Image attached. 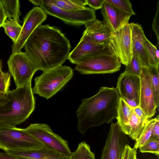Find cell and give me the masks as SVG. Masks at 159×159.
<instances>
[{
	"label": "cell",
	"mask_w": 159,
	"mask_h": 159,
	"mask_svg": "<svg viewBox=\"0 0 159 159\" xmlns=\"http://www.w3.org/2000/svg\"><path fill=\"white\" fill-rule=\"evenodd\" d=\"M136 116L143 121L147 122L148 119L145 114L139 106L135 107L132 108Z\"/></svg>",
	"instance_id": "d590c367"
},
{
	"label": "cell",
	"mask_w": 159,
	"mask_h": 159,
	"mask_svg": "<svg viewBox=\"0 0 159 159\" xmlns=\"http://www.w3.org/2000/svg\"><path fill=\"white\" fill-rule=\"evenodd\" d=\"M84 25L85 30L82 37L95 44L108 45L109 39L114 32L104 21L95 18Z\"/></svg>",
	"instance_id": "9a60e30c"
},
{
	"label": "cell",
	"mask_w": 159,
	"mask_h": 159,
	"mask_svg": "<svg viewBox=\"0 0 159 159\" xmlns=\"http://www.w3.org/2000/svg\"><path fill=\"white\" fill-rule=\"evenodd\" d=\"M73 74L71 68L66 66L60 65L43 71L35 78L33 93L48 99L64 87Z\"/></svg>",
	"instance_id": "277c9868"
},
{
	"label": "cell",
	"mask_w": 159,
	"mask_h": 159,
	"mask_svg": "<svg viewBox=\"0 0 159 159\" xmlns=\"http://www.w3.org/2000/svg\"><path fill=\"white\" fill-rule=\"evenodd\" d=\"M121 63L115 54L100 55L76 64L75 69L84 75L112 73L120 70Z\"/></svg>",
	"instance_id": "9c48e42d"
},
{
	"label": "cell",
	"mask_w": 159,
	"mask_h": 159,
	"mask_svg": "<svg viewBox=\"0 0 159 159\" xmlns=\"http://www.w3.org/2000/svg\"><path fill=\"white\" fill-rule=\"evenodd\" d=\"M137 149L132 148L129 144L126 145L122 154L121 159H137Z\"/></svg>",
	"instance_id": "d6a6232c"
},
{
	"label": "cell",
	"mask_w": 159,
	"mask_h": 159,
	"mask_svg": "<svg viewBox=\"0 0 159 159\" xmlns=\"http://www.w3.org/2000/svg\"><path fill=\"white\" fill-rule=\"evenodd\" d=\"M2 27L6 34L12 39L13 43L15 42L19 37L22 29V26L20 23L15 20H8L7 19Z\"/></svg>",
	"instance_id": "cb8c5ba5"
},
{
	"label": "cell",
	"mask_w": 159,
	"mask_h": 159,
	"mask_svg": "<svg viewBox=\"0 0 159 159\" xmlns=\"http://www.w3.org/2000/svg\"><path fill=\"white\" fill-rule=\"evenodd\" d=\"M71 159H95L94 153L90 146L85 142L79 143L76 150L72 152Z\"/></svg>",
	"instance_id": "d4e9b609"
},
{
	"label": "cell",
	"mask_w": 159,
	"mask_h": 159,
	"mask_svg": "<svg viewBox=\"0 0 159 159\" xmlns=\"http://www.w3.org/2000/svg\"><path fill=\"white\" fill-rule=\"evenodd\" d=\"M44 145L24 129L0 127V149L5 152L37 148Z\"/></svg>",
	"instance_id": "5b68a950"
},
{
	"label": "cell",
	"mask_w": 159,
	"mask_h": 159,
	"mask_svg": "<svg viewBox=\"0 0 159 159\" xmlns=\"http://www.w3.org/2000/svg\"><path fill=\"white\" fill-rule=\"evenodd\" d=\"M47 15L40 7H34L24 18L23 23L19 37L11 46L12 53L21 51L31 34L38 26L46 19Z\"/></svg>",
	"instance_id": "8fae6325"
},
{
	"label": "cell",
	"mask_w": 159,
	"mask_h": 159,
	"mask_svg": "<svg viewBox=\"0 0 159 159\" xmlns=\"http://www.w3.org/2000/svg\"><path fill=\"white\" fill-rule=\"evenodd\" d=\"M122 98L131 108L139 106L135 99H130L125 98Z\"/></svg>",
	"instance_id": "f35d334b"
},
{
	"label": "cell",
	"mask_w": 159,
	"mask_h": 159,
	"mask_svg": "<svg viewBox=\"0 0 159 159\" xmlns=\"http://www.w3.org/2000/svg\"><path fill=\"white\" fill-rule=\"evenodd\" d=\"M157 120V117L148 120L145 126L138 139L135 141L134 148L137 150L142 146L150 138L153 126Z\"/></svg>",
	"instance_id": "83f0119b"
},
{
	"label": "cell",
	"mask_w": 159,
	"mask_h": 159,
	"mask_svg": "<svg viewBox=\"0 0 159 159\" xmlns=\"http://www.w3.org/2000/svg\"><path fill=\"white\" fill-rule=\"evenodd\" d=\"M25 130L43 144L70 157L72 152L68 142L55 133L47 124L35 123L30 124Z\"/></svg>",
	"instance_id": "ba28073f"
},
{
	"label": "cell",
	"mask_w": 159,
	"mask_h": 159,
	"mask_svg": "<svg viewBox=\"0 0 159 159\" xmlns=\"http://www.w3.org/2000/svg\"><path fill=\"white\" fill-rule=\"evenodd\" d=\"M33 4L41 7L46 14L55 17L66 24L75 26H80L96 18L95 11L91 8L76 11L62 9L56 6L43 3L41 0H29Z\"/></svg>",
	"instance_id": "8992f818"
},
{
	"label": "cell",
	"mask_w": 159,
	"mask_h": 159,
	"mask_svg": "<svg viewBox=\"0 0 159 159\" xmlns=\"http://www.w3.org/2000/svg\"><path fill=\"white\" fill-rule=\"evenodd\" d=\"M7 19L2 2L0 0V27H2Z\"/></svg>",
	"instance_id": "74e56055"
},
{
	"label": "cell",
	"mask_w": 159,
	"mask_h": 159,
	"mask_svg": "<svg viewBox=\"0 0 159 159\" xmlns=\"http://www.w3.org/2000/svg\"><path fill=\"white\" fill-rule=\"evenodd\" d=\"M10 74L12 76L16 88L24 86L31 83L32 77L38 70L25 52L12 53L7 62Z\"/></svg>",
	"instance_id": "52a82bcc"
},
{
	"label": "cell",
	"mask_w": 159,
	"mask_h": 159,
	"mask_svg": "<svg viewBox=\"0 0 159 159\" xmlns=\"http://www.w3.org/2000/svg\"><path fill=\"white\" fill-rule=\"evenodd\" d=\"M140 78L139 106L148 119L154 116L157 108L152 89L148 67H142Z\"/></svg>",
	"instance_id": "5bb4252c"
},
{
	"label": "cell",
	"mask_w": 159,
	"mask_h": 159,
	"mask_svg": "<svg viewBox=\"0 0 159 159\" xmlns=\"http://www.w3.org/2000/svg\"><path fill=\"white\" fill-rule=\"evenodd\" d=\"M126 66L124 72L140 77L142 67L139 58L136 55L133 54L130 61Z\"/></svg>",
	"instance_id": "f546056e"
},
{
	"label": "cell",
	"mask_w": 159,
	"mask_h": 159,
	"mask_svg": "<svg viewBox=\"0 0 159 159\" xmlns=\"http://www.w3.org/2000/svg\"><path fill=\"white\" fill-rule=\"evenodd\" d=\"M105 0H87V5L94 10L101 9Z\"/></svg>",
	"instance_id": "e575fe53"
},
{
	"label": "cell",
	"mask_w": 159,
	"mask_h": 159,
	"mask_svg": "<svg viewBox=\"0 0 159 159\" xmlns=\"http://www.w3.org/2000/svg\"><path fill=\"white\" fill-rule=\"evenodd\" d=\"M129 143L118 123H111L100 159H121L125 146Z\"/></svg>",
	"instance_id": "7c38bea8"
},
{
	"label": "cell",
	"mask_w": 159,
	"mask_h": 159,
	"mask_svg": "<svg viewBox=\"0 0 159 159\" xmlns=\"http://www.w3.org/2000/svg\"><path fill=\"white\" fill-rule=\"evenodd\" d=\"M159 1L157 3V11L153 19L152 24V30L155 32L157 40V46H159Z\"/></svg>",
	"instance_id": "836d02e7"
},
{
	"label": "cell",
	"mask_w": 159,
	"mask_h": 159,
	"mask_svg": "<svg viewBox=\"0 0 159 159\" xmlns=\"http://www.w3.org/2000/svg\"><path fill=\"white\" fill-rule=\"evenodd\" d=\"M104 21L115 32L129 23L132 15L116 8L105 0L101 9Z\"/></svg>",
	"instance_id": "e0dca14e"
},
{
	"label": "cell",
	"mask_w": 159,
	"mask_h": 159,
	"mask_svg": "<svg viewBox=\"0 0 159 159\" xmlns=\"http://www.w3.org/2000/svg\"><path fill=\"white\" fill-rule=\"evenodd\" d=\"M7 99V93L0 92V105L6 102Z\"/></svg>",
	"instance_id": "60d3db41"
},
{
	"label": "cell",
	"mask_w": 159,
	"mask_h": 159,
	"mask_svg": "<svg viewBox=\"0 0 159 159\" xmlns=\"http://www.w3.org/2000/svg\"><path fill=\"white\" fill-rule=\"evenodd\" d=\"M145 48L149 58L150 66L159 68V52L157 47L146 37L144 41Z\"/></svg>",
	"instance_id": "484cf974"
},
{
	"label": "cell",
	"mask_w": 159,
	"mask_h": 159,
	"mask_svg": "<svg viewBox=\"0 0 159 159\" xmlns=\"http://www.w3.org/2000/svg\"><path fill=\"white\" fill-rule=\"evenodd\" d=\"M116 88L120 98L135 99L139 104L140 77L124 72L119 77Z\"/></svg>",
	"instance_id": "2e32d148"
},
{
	"label": "cell",
	"mask_w": 159,
	"mask_h": 159,
	"mask_svg": "<svg viewBox=\"0 0 159 159\" xmlns=\"http://www.w3.org/2000/svg\"><path fill=\"white\" fill-rule=\"evenodd\" d=\"M156 117L157 120L153 126L150 136L151 137L159 138V115H158Z\"/></svg>",
	"instance_id": "8d00e7d4"
},
{
	"label": "cell",
	"mask_w": 159,
	"mask_h": 159,
	"mask_svg": "<svg viewBox=\"0 0 159 159\" xmlns=\"http://www.w3.org/2000/svg\"><path fill=\"white\" fill-rule=\"evenodd\" d=\"M11 76L8 72H4L0 76V92L7 93L9 90Z\"/></svg>",
	"instance_id": "1f68e13d"
},
{
	"label": "cell",
	"mask_w": 159,
	"mask_h": 159,
	"mask_svg": "<svg viewBox=\"0 0 159 159\" xmlns=\"http://www.w3.org/2000/svg\"><path fill=\"white\" fill-rule=\"evenodd\" d=\"M120 98L116 88L101 87L96 95L83 99L76 112L78 131L84 135L90 128L116 118Z\"/></svg>",
	"instance_id": "7a4b0ae2"
},
{
	"label": "cell",
	"mask_w": 159,
	"mask_h": 159,
	"mask_svg": "<svg viewBox=\"0 0 159 159\" xmlns=\"http://www.w3.org/2000/svg\"><path fill=\"white\" fill-rule=\"evenodd\" d=\"M152 87L157 108L159 106V73L158 68L153 66L148 67Z\"/></svg>",
	"instance_id": "4316f807"
},
{
	"label": "cell",
	"mask_w": 159,
	"mask_h": 159,
	"mask_svg": "<svg viewBox=\"0 0 159 159\" xmlns=\"http://www.w3.org/2000/svg\"><path fill=\"white\" fill-rule=\"evenodd\" d=\"M117 9L133 15L136 14L134 11L130 1L129 0H105Z\"/></svg>",
	"instance_id": "4dcf8cb0"
},
{
	"label": "cell",
	"mask_w": 159,
	"mask_h": 159,
	"mask_svg": "<svg viewBox=\"0 0 159 159\" xmlns=\"http://www.w3.org/2000/svg\"><path fill=\"white\" fill-rule=\"evenodd\" d=\"M2 61L0 60V76L3 75L4 73L2 70Z\"/></svg>",
	"instance_id": "b9f144b4"
},
{
	"label": "cell",
	"mask_w": 159,
	"mask_h": 159,
	"mask_svg": "<svg viewBox=\"0 0 159 159\" xmlns=\"http://www.w3.org/2000/svg\"><path fill=\"white\" fill-rule=\"evenodd\" d=\"M142 153H152L159 157V138L150 137L145 143L139 148Z\"/></svg>",
	"instance_id": "f1b7e54d"
},
{
	"label": "cell",
	"mask_w": 159,
	"mask_h": 159,
	"mask_svg": "<svg viewBox=\"0 0 159 159\" xmlns=\"http://www.w3.org/2000/svg\"><path fill=\"white\" fill-rule=\"evenodd\" d=\"M23 48L37 70L44 71L62 65L68 59L71 46L59 29L47 24L35 30Z\"/></svg>",
	"instance_id": "6da1fadb"
},
{
	"label": "cell",
	"mask_w": 159,
	"mask_h": 159,
	"mask_svg": "<svg viewBox=\"0 0 159 159\" xmlns=\"http://www.w3.org/2000/svg\"><path fill=\"white\" fill-rule=\"evenodd\" d=\"M0 159H19L7 152H0Z\"/></svg>",
	"instance_id": "ab89813d"
},
{
	"label": "cell",
	"mask_w": 159,
	"mask_h": 159,
	"mask_svg": "<svg viewBox=\"0 0 159 159\" xmlns=\"http://www.w3.org/2000/svg\"><path fill=\"white\" fill-rule=\"evenodd\" d=\"M9 154L19 159H71L46 145L39 148L8 151Z\"/></svg>",
	"instance_id": "ac0fdd59"
},
{
	"label": "cell",
	"mask_w": 159,
	"mask_h": 159,
	"mask_svg": "<svg viewBox=\"0 0 159 159\" xmlns=\"http://www.w3.org/2000/svg\"><path fill=\"white\" fill-rule=\"evenodd\" d=\"M147 122H145L139 118L132 108L129 123L130 131L128 135L129 137L135 141H137L142 133Z\"/></svg>",
	"instance_id": "603a6c76"
},
{
	"label": "cell",
	"mask_w": 159,
	"mask_h": 159,
	"mask_svg": "<svg viewBox=\"0 0 159 159\" xmlns=\"http://www.w3.org/2000/svg\"><path fill=\"white\" fill-rule=\"evenodd\" d=\"M43 3L55 5L64 10L76 11L84 8L87 5V0H46Z\"/></svg>",
	"instance_id": "44dd1931"
},
{
	"label": "cell",
	"mask_w": 159,
	"mask_h": 159,
	"mask_svg": "<svg viewBox=\"0 0 159 159\" xmlns=\"http://www.w3.org/2000/svg\"><path fill=\"white\" fill-rule=\"evenodd\" d=\"M132 30L133 54L139 58L142 67L150 66L148 57L144 44L146 36L141 26L138 23H130Z\"/></svg>",
	"instance_id": "d6986e66"
},
{
	"label": "cell",
	"mask_w": 159,
	"mask_h": 159,
	"mask_svg": "<svg viewBox=\"0 0 159 159\" xmlns=\"http://www.w3.org/2000/svg\"><path fill=\"white\" fill-rule=\"evenodd\" d=\"M132 113V108L120 98L116 119L121 129L126 135H129L130 132L129 123Z\"/></svg>",
	"instance_id": "ffe728a7"
},
{
	"label": "cell",
	"mask_w": 159,
	"mask_h": 159,
	"mask_svg": "<svg viewBox=\"0 0 159 159\" xmlns=\"http://www.w3.org/2000/svg\"><path fill=\"white\" fill-rule=\"evenodd\" d=\"M8 20L13 19L16 20L19 23L21 22L20 17L21 15L20 10V2L19 0H1Z\"/></svg>",
	"instance_id": "7402d4cb"
},
{
	"label": "cell",
	"mask_w": 159,
	"mask_h": 159,
	"mask_svg": "<svg viewBox=\"0 0 159 159\" xmlns=\"http://www.w3.org/2000/svg\"><path fill=\"white\" fill-rule=\"evenodd\" d=\"M113 54L114 52L109 45L95 44L82 37L76 46L70 52L67 59L76 65L94 56Z\"/></svg>",
	"instance_id": "4fadbf2b"
},
{
	"label": "cell",
	"mask_w": 159,
	"mask_h": 159,
	"mask_svg": "<svg viewBox=\"0 0 159 159\" xmlns=\"http://www.w3.org/2000/svg\"><path fill=\"white\" fill-rule=\"evenodd\" d=\"M108 45L118 58L121 63L127 65L133 55L132 30L130 23L114 32L109 39Z\"/></svg>",
	"instance_id": "30bf717a"
},
{
	"label": "cell",
	"mask_w": 159,
	"mask_h": 159,
	"mask_svg": "<svg viewBox=\"0 0 159 159\" xmlns=\"http://www.w3.org/2000/svg\"><path fill=\"white\" fill-rule=\"evenodd\" d=\"M7 101L0 105V127H15L25 121L34 110L31 83L7 93Z\"/></svg>",
	"instance_id": "3957f363"
}]
</instances>
